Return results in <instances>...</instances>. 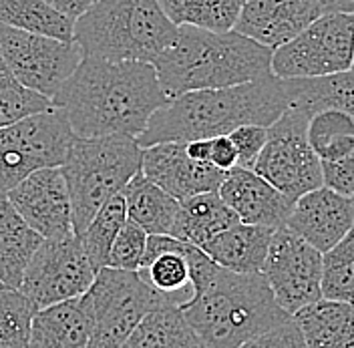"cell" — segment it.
<instances>
[{
	"mask_svg": "<svg viewBox=\"0 0 354 348\" xmlns=\"http://www.w3.org/2000/svg\"><path fill=\"white\" fill-rule=\"evenodd\" d=\"M286 109L284 79L274 75L232 87L189 91L155 111L137 143L145 149L163 141L214 139L242 125L270 127Z\"/></svg>",
	"mask_w": 354,
	"mask_h": 348,
	"instance_id": "obj_2",
	"label": "cell"
},
{
	"mask_svg": "<svg viewBox=\"0 0 354 348\" xmlns=\"http://www.w3.org/2000/svg\"><path fill=\"white\" fill-rule=\"evenodd\" d=\"M48 6H53L57 12L65 15L68 19L77 21L88 6H91V0H44Z\"/></svg>",
	"mask_w": 354,
	"mask_h": 348,
	"instance_id": "obj_40",
	"label": "cell"
},
{
	"mask_svg": "<svg viewBox=\"0 0 354 348\" xmlns=\"http://www.w3.org/2000/svg\"><path fill=\"white\" fill-rule=\"evenodd\" d=\"M121 196L125 199L127 218L141 226L149 236H171L179 199L163 192L141 172L129 179Z\"/></svg>",
	"mask_w": 354,
	"mask_h": 348,
	"instance_id": "obj_26",
	"label": "cell"
},
{
	"mask_svg": "<svg viewBox=\"0 0 354 348\" xmlns=\"http://www.w3.org/2000/svg\"><path fill=\"white\" fill-rule=\"evenodd\" d=\"M322 298L354 304V226L322 254Z\"/></svg>",
	"mask_w": 354,
	"mask_h": 348,
	"instance_id": "obj_32",
	"label": "cell"
},
{
	"mask_svg": "<svg viewBox=\"0 0 354 348\" xmlns=\"http://www.w3.org/2000/svg\"><path fill=\"white\" fill-rule=\"evenodd\" d=\"M165 17L176 26H198L203 30H234L242 0H157Z\"/></svg>",
	"mask_w": 354,
	"mask_h": 348,
	"instance_id": "obj_29",
	"label": "cell"
},
{
	"mask_svg": "<svg viewBox=\"0 0 354 348\" xmlns=\"http://www.w3.org/2000/svg\"><path fill=\"white\" fill-rule=\"evenodd\" d=\"M0 55L22 87L53 99L83 61L75 41L26 33L0 22Z\"/></svg>",
	"mask_w": 354,
	"mask_h": 348,
	"instance_id": "obj_11",
	"label": "cell"
},
{
	"mask_svg": "<svg viewBox=\"0 0 354 348\" xmlns=\"http://www.w3.org/2000/svg\"><path fill=\"white\" fill-rule=\"evenodd\" d=\"M48 109H53V101L22 87L0 55V127Z\"/></svg>",
	"mask_w": 354,
	"mask_h": 348,
	"instance_id": "obj_34",
	"label": "cell"
},
{
	"mask_svg": "<svg viewBox=\"0 0 354 348\" xmlns=\"http://www.w3.org/2000/svg\"><path fill=\"white\" fill-rule=\"evenodd\" d=\"M353 226L354 197L336 194L326 185L298 197L286 221V228L322 254L344 238Z\"/></svg>",
	"mask_w": 354,
	"mask_h": 348,
	"instance_id": "obj_16",
	"label": "cell"
},
{
	"mask_svg": "<svg viewBox=\"0 0 354 348\" xmlns=\"http://www.w3.org/2000/svg\"><path fill=\"white\" fill-rule=\"evenodd\" d=\"M0 288H4V284H2V282H0Z\"/></svg>",
	"mask_w": 354,
	"mask_h": 348,
	"instance_id": "obj_44",
	"label": "cell"
},
{
	"mask_svg": "<svg viewBox=\"0 0 354 348\" xmlns=\"http://www.w3.org/2000/svg\"><path fill=\"white\" fill-rule=\"evenodd\" d=\"M306 113L288 107L270 127L254 172L294 203L322 187V163L308 143Z\"/></svg>",
	"mask_w": 354,
	"mask_h": 348,
	"instance_id": "obj_10",
	"label": "cell"
},
{
	"mask_svg": "<svg viewBox=\"0 0 354 348\" xmlns=\"http://www.w3.org/2000/svg\"><path fill=\"white\" fill-rule=\"evenodd\" d=\"M43 236L37 234L15 210L6 192H0V282L17 288Z\"/></svg>",
	"mask_w": 354,
	"mask_h": 348,
	"instance_id": "obj_23",
	"label": "cell"
},
{
	"mask_svg": "<svg viewBox=\"0 0 354 348\" xmlns=\"http://www.w3.org/2000/svg\"><path fill=\"white\" fill-rule=\"evenodd\" d=\"M22 219L44 239L65 238L73 232V208L61 167H44L26 175L6 192Z\"/></svg>",
	"mask_w": 354,
	"mask_h": 348,
	"instance_id": "obj_14",
	"label": "cell"
},
{
	"mask_svg": "<svg viewBox=\"0 0 354 348\" xmlns=\"http://www.w3.org/2000/svg\"><path fill=\"white\" fill-rule=\"evenodd\" d=\"M125 221H127L125 199L121 194H117L93 216V219L85 228V232L79 236L81 244H83V250H85V254L88 256V260L95 266L97 272L107 266L111 246H113V241L117 238V234L121 232Z\"/></svg>",
	"mask_w": 354,
	"mask_h": 348,
	"instance_id": "obj_31",
	"label": "cell"
},
{
	"mask_svg": "<svg viewBox=\"0 0 354 348\" xmlns=\"http://www.w3.org/2000/svg\"><path fill=\"white\" fill-rule=\"evenodd\" d=\"M93 308L87 294L39 308L30 324L28 348H88Z\"/></svg>",
	"mask_w": 354,
	"mask_h": 348,
	"instance_id": "obj_20",
	"label": "cell"
},
{
	"mask_svg": "<svg viewBox=\"0 0 354 348\" xmlns=\"http://www.w3.org/2000/svg\"><path fill=\"white\" fill-rule=\"evenodd\" d=\"M141 153L135 137H75L61 165L71 196L73 232L81 236L93 216L123 192L141 172Z\"/></svg>",
	"mask_w": 354,
	"mask_h": 348,
	"instance_id": "obj_6",
	"label": "cell"
},
{
	"mask_svg": "<svg viewBox=\"0 0 354 348\" xmlns=\"http://www.w3.org/2000/svg\"><path fill=\"white\" fill-rule=\"evenodd\" d=\"M37 306L17 288H0V348H28Z\"/></svg>",
	"mask_w": 354,
	"mask_h": 348,
	"instance_id": "obj_33",
	"label": "cell"
},
{
	"mask_svg": "<svg viewBox=\"0 0 354 348\" xmlns=\"http://www.w3.org/2000/svg\"><path fill=\"white\" fill-rule=\"evenodd\" d=\"M141 174L176 199L218 192L225 172L192 159L181 141H163L141 153Z\"/></svg>",
	"mask_w": 354,
	"mask_h": 348,
	"instance_id": "obj_15",
	"label": "cell"
},
{
	"mask_svg": "<svg viewBox=\"0 0 354 348\" xmlns=\"http://www.w3.org/2000/svg\"><path fill=\"white\" fill-rule=\"evenodd\" d=\"M274 230L238 221L216 234L201 250L218 266L238 274H262Z\"/></svg>",
	"mask_w": 354,
	"mask_h": 348,
	"instance_id": "obj_21",
	"label": "cell"
},
{
	"mask_svg": "<svg viewBox=\"0 0 354 348\" xmlns=\"http://www.w3.org/2000/svg\"><path fill=\"white\" fill-rule=\"evenodd\" d=\"M194 244L163 234L149 236L139 276L165 296L174 306L183 304L192 296V278H189V256Z\"/></svg>",
	"mask_w": 354,
	"mask_h": 348,
	"instance_id": "obj_19",
	"label": "cell"
},
{
	"mask_svg": "<svg viewBox=\"0 0 354 348\" xmlns=\"http://www.w3.org/2000/svg\"><path fill=\"white\" fill-rule=\"evenodd\" d=\"M351 71H354V59H353V66H351Z\"/></svg>",
	"mask_w": 354,
	"mask_h": 348,
	"instance_id": "obj_43",
	"label": "cell"
},
{
	"mask_svg": "<svg viewBox=\"0 0 354 348\" xmlns=\"http://www.w3.org/2000/svg\"><path fill=\"white\" fill-rule=\"evenodd\" d=\"M262 274L288 316L322 298V252L286 226L274 230Z\"/></svg>",
	"mask_w": 354,
	"mask_h": 348,
	"instance_id": "obj_13",
	"label": "cell"
},
{
	"mask_svg": "<svg viewBox=\"0 0 354 348\" xmlns=\"http://www.w3.org/2000/svg\"><path fill=\"white\" fill-rule=\"evenodd\" d=\"M179 308L203 348L242 347L292 318L276 302L264 274H238L218 264Z\"/></svg>",
	"mask_w": 354,
	"mask_h": 348,
	"instance_id": "obj_3",
	"label": "cell"
},
{
	"mask_svg": "<svg viewBox=\"0 0 354 348\" xmlns=\"http://www.w3.org/2000/svg\"><path fill=\"white\" fill-rule=\"evenodd\" d=\"M238 221L240 219L234 210L221 199L218 192L198 194L179 201L171 236L201 248L216 234L236 226Z\"/></svg>",
	"mask_w": 354,
	"mask_h": 348,
	"instance_id": "obj_25",
	"label": "cell"
},
{
	"mask_svg": "<svg viewBox=\"0 0 354 348\" xmlns=\"http://www.w3.org/2000/svg\"><path fill=\"white\" fill-rule=\"evenodd\" d=\"M209 163L221 172H230L232 167L238 165V153L227 135H220L212 139V157Z\"/></svg>",
	"mask_w": 354,
	"mask_h": 348,
	"instance_id": "obj_39",
	"label": "cell"
},
{
	"mask_svg": "<svg viewBox=\"0 0 354 348\" xmlns=\"http://www.w3.org/2000/svg\"><path fill=\"white\" fill-rule=\"evenodd\" d=\"M93 2H97V0H91V4H93Z\"/></svg>",
	"mask_w": 354,
	"mask_h": 348,
	"instance_id": "obj_45",
	"label": "cell"
},
{
	"mask_svg": "<svg viewBox=\"0 0 354 348\" xmlns=\"http://www.w3.org/2000/svg\"><path fill=\"white\" fill-rule=\"evenodd\" d=\"M353 59L354 12H326L272 51L270 71L278 79H314L351 71Z\"/></svg>",
	"mask_w": 354,
	"mask_h": 348,
	"instance_id": "obj_8",
	"label": "cell"
},
{
	"mask_svg": "<svg viewBox=\"0 0 354 348\" xmlns=\"http://www.w3.org/2000/svg\"><path fill=\"white\" fill-rule=\"evenodd\" d=\"M238 153V167L254 170L260 153L264 149L268 139V127L262 125H242L227 135Z\"/></svg>",
	"mask_w": 354,
	"mask_h": 348,
	"instance_id": "obj_36",
	"label": "cell"
},
{
	"mask_svg": "<svg viewBox=\"0 0 354 348\" xmlns=\"http://www.w3.org/2000/svg\"><path fill=\"white\" fill-rule=\"evenodd\" d=\"M272 51L236 30L177 26L169 48L155 59L159 85L169 99L189 91L221 89L272 75Z\"/></svg>",
	"mask_w": 354,
	"mask_h": 348,
	"instance_id": "obj_4",
	"label": "cell"
},
{
	"mask_svg": "<svg viewBox=\"0 0 354 348\" xmlns=\"http://www.w3.org/2000/svg\"><path fill=\"white\" fill-rule=\"evenodd\" d=\"M320 15V0H243L234 30L276 51Z\"/></svg>",
	"mask_w": 354,
	"mask_h": 348,
	"instance_id": "obj_17",
	"label": "cell"
},
{
	"mask_svg": "<svg viewBox=\"0 0 354 348\" xmlns=\"http://www.w3.org/2000/svg\"><path fill=\"white\" fill-rule=\"evenodd\" d=\"M93 308L88 348H123L137 324L157 308L174 306L155 292L139 272L101 268L87 292Z\"/></svg>",
	"mask_w": 354,
	"mask_h": 348,
	"instance_id": "obj_7",
	"label": "cell"
},
{
	"mask_svg": "<svg viewBox=\"0 0 354 348\" xmlns=\"http://www.w3.org/2000/svg\"><path fill=\"white\" fill-rule=\"evenodd\" d=\"M185 152L192 159L201 161V163H209L212 157V139H198V141H187L185 143Z\"/></svg>",
	"mask_w": 354,
	"mask_h": 348,
	"instance_id": "obj_41",
	"label": "cell"
},
{
	"mask_svg": "<svg viewBox=\"0 0 354 348\" xmlns=\"http://www.w3.org/2000/svg\"><path fill=\"white\" fill-rule=\"evenodd\" d=\"M322 15L326 12H354V0H320Z\"/></svg>",
	"mask_w": 354,
	"mask_h": 348,
	"instance_id": "obj_42",
	"label": "cell"
},
{
	"mask_svg": "<svg viewBox=\"0 0 354 348\" xmlns=\"http://www.w3.org/2000/svg\"><path fill=\"white\" fill-rule=\"evenodd\" d=\"M75 137H139L157 109L169 103L155 66L137 61L83 57L50 99Z\"/></svg>",
	"mask_w": 354,
	"mask_h": 348,
	"instance_id": "obj_1",
	"label": "cell"
},
{
	"mask_svg": "<svg viewBox=\"0 0 354 348\" xmlns=\"http://www.w3.org/2000/svg\"><path fill=\"white\" fill-rule=\"evenodd\" d=\"M147 238H149V234L141 226H137L133 219L127 218V221L123 223L121 232L117 234V238L111 246L107 266L117 268V270L137 272L141 268V262H143Z\"/></svg>",
	"mask_w": 354,
	"mask_h": 348,
	"instance_id": "obj_35",
	"label": "cell"
},
{
	"mask_svg": "<svg viewBox=\"0 0 354 348\" xmlns=\"http://www.w3.org/2000/svg\"><path fill=\"white\" fill-rule=\"evenodd\" d=\"M306 348H354V304L320 298L294 316Z\"/></svg>",
	"mask_w": 354,
	"mask_h": 348,
	"instance_id": "obj_22",
	"label": "cell"
},
{
	"mask_svg": "<svg viewBox=\"0 0 354 348\" xmlns=\"http://www.w3.org/2000/svg\"><path fill=\"white\" fill-rule=\"evenodd\" d=\"M95 276L97 270L79 236L68 234L65 238L41 241L24 270L19 290L37 308H46L87 294Z\"/></svg>",
	"mask_w": 354,
	"mask_h": 348,
	"instance_id": "obj_12",
	"label": "cell"
},
{
	"mask_svg": "<svg viewBox=\"0 0 354 348\" xmlns=\"http://www.w3.org/2000/svg\"><path fill=\"white\" fill-rule=\"evenodd\" d=\"M242 2H243V0H242Z\"/></svg>",
	"mask_w": 354,
	"mask_h": 348,
	"instance_id": "obj_46",
	"label": "cell"
},
{
	"mask_svg": "<svg viewBox=\"0 0 354 348\" xmlns=\"http://www.w3.org/2000/svg\"><path fill=\"white\" fill-rule=\"evenodd\" d=\"M308 143L320 161H336L354 152V119L348 113L326 109L308 121Z\"/></svg>",
	"mask_w": 354,
	"mask_h": 348,
	"instance_id": "obj_30",
	"label": "cell"
},
{
	"mask_svg": "<svg viewBox=\"0 0 354 348\" xmlns=\"http://www.w3.org/2000/svg\"><path fill=\"white\" fill-rule=\"evenodd\" d=\"M123 348H203V342L179 306H163L137 324Z\"/></svg>",
	"mask_w": 354,
	"mask_h": 348,
	"instance_id": "obj_27",
	"label": "cell"
},
{
	"mask_svg": "<svg viewBox=\"0 0 354 348\" xmlns=\"http://www.w3.org/2000/svg\"><path fill=\"white\" fill-rule=\"evenodd\" d=\"M0 22L59 41H73L75 33V21L44 0H0Z\"/></svg>",
	"mask_w": 354,
	"mask_h": 348,
	"instance_id": "obj_28",
	"label": "cell"
},
{
	"mask_svg": "<svg viewBox=\"0 0 354 348\" xmlns=\"http://www.w3.org/2000/svg\"><path fill=\"white\" fill-rule=\"evenodd\" d=\"M238 348H306V345L298 324L294 322V318H290L284 324L268 330Z\"/></svg>",
	"mask_w": 354,
	"mask_h": 348,
	"instance_id": "obj_37",
	"label": "cell"
},
{
	"mask_svg": "<svg viewBox=\"0 0 354 348\" xmlns=\"http://www.w3.org/2000/svg\"><path fill=\"white\" fill-rule=\"evenodd\" d=\"M73 139L75 133L57 107L0 127V192L12 190L32 172L61 167Z\"/></svg>",
	"mask_w": 354,
	"mask_h": 348,
	"instance_id": "obj_9",
	"label": "cell"
},
{
	"mask_svg": "<svg viewBox=\"0 0 354 348\" xmlns=\"http://www.w3.org/2000/svg\"><path fill=\"white\" fill-rule=\"evenodd\" d=\"M176 37L177 26L157 0H97L75 21L73 33L85 57L151 65Z\"/></svg>",
	"mask_w": 354,
	"mask_h": 348,
	"instance_id": "obj_5",
	"label": "cell"
},
{
	"mask_svg": "<svg viewBox=\"0 0 354 348\" xmlns=\"http://www.w3.org/2000/svg\"><path fill=\"white\" fill-rule=\"evenodd\" d=\"M322 163V183L332 192L354 197V152L336 161H320Z\"/></svg>",
	"mask_w": 354,
	"mask_h": 348,
	"instance_id": "obj_38",
	"label": "cell"
},
{
	"mask_svg": "<svg viewBox=\"0 0 354 348\" xmlns=\"http://www.w3.org/2000/svg\"><path fill=\"white\" fill-rule=\"evenodd\" d=\"M288 107L308 117L326 109L348 113L354 119V71L314 79H284Z\"/></svg>",
	"mask_w": 354,
	"mask_h": 348,
	"instance_id": "obj_24",
	"label": "cell"
},
{
	"mask_svg": "<svg viewBox=\"0 0 354 348\" xmlns=\"http://www.w3.org/2000/svg\"><path fill=\"white\" fill-rule=\"evenodd\" d=\"M218 194L242 223L262 226L270 230L284 228L294 205L254 170L238 165L225 172Z\"/></svg>",
	"mask_w": 354,
	"mask_h": 348,
	"instance_id": "obj_18",
	"label": "cell"
}]
</instances>
